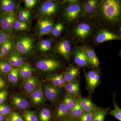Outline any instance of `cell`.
<instances>
[{
  "label": "cell",
  "mask_w": 121,
  "mask_h": 121,
  "mask_svg": "<svg viewBox=\"0 0 121 121\" xmlns=\"http://www.w3.org/2000/svg\"><path fill=\"white\" fill-rule=\"evenodd\" d=\"M103 21L109 24H117L121 20V3L119 0H103L97 15Z\"/></svg>",
  "instance_id": "obj_1"
},
{
  "label": "cell",
  "mask_w": 121,
  "mask_h": 121,
  "mask_svg": "<svg viewBox=\"0 0 121 121\" xmlns=\"http://www.w3.org/2000/svg\"><path fill=\"white\" fill-rule=\"evenodd\" d=\"M13 41L16 51L22 56L28 57L34 52L35 39L32 35L17 34L13 37Z\"/></svg>",
  "instance_id": "obj_2"
},
{
  "label": "cell",
  "mask_w": 121,
  "mask_h": 121,
  "mask_svg": "<svg viewBox=\"0 0 121 121\" xmlns=\"http://www.w3.org/2000/svg\"><path fill=\"white\" fill-rule=\"evenodd\" d=\"M38 70L49 76L56 74L64 68L61 60L54 56H48L39 60L36 64Z\"/></svg>",
  "instance_id": "obj_3"
},
{
  "label": "cell",
  "mask_w": 121,
  "mask_h": 121,
  "mask_svg": "<svg viewBox=\"0 0 121 121\" xmlns=\"http://www.w3.org/2000/svg\"><path fill=\"white\" fill-rule=\"evenodd\" d=\"M94 33V28L88 22H80L75 25L72 29V33L76 40L81 41H87Z\"/></svg>",
  "instance_id": "obj_4"
},
{
  "label": "cell",
  "mask_w": 121,
  "mask_h": 121,
  "mask_svg": "<svg viewBox=\"0 0 121 121\" xmlns=\"http://www.w3.org/2000/svg\"><path fill=\"white\" fill-rule=\"evenodd\" d=\"M83 12V3L79 1L75 4H67L63 16L67 22L71 23L82 17Z\"/></svg>",
  "instance_id": "obj_5"
},
{
  "label": "cell",
  "mask_w": 121,
  "mask_h": 121,
  "mask_svg": "<svg viewBox=\"0 0 121 121\" xmlns=\"http://www.w3.org/2000/svg\"><path fill=\"white\" fill-rule=\"evenodd\" d=\"M60 2L56 0H47L44 1L40 5L39 13L41 17L51 18L56 15L60 11L61 7Z\"/></svg>",
  "instance_id": "obj_6"
},
{
  "label": "cell",
  "mask_w": 121,
  "mask_h": 121,
  "mask_svg": "<svg viewBox=\"0 0 121 121\" xmlns=\"http://www.w3.org/2000/svg\"><path fill=\"white\" fill-rule=\"evenodd\" d=\"M100 77V71L97 69L90 70L84 74L86 83L85 88L90 95L93 94L101 83Z\"/></svg>",
  "instance_id": "obj_7"
},
{
  "label": "cell",
  "mask_w": 121,
  "mask_h": 121,
  "mask_svg": "<svg viewBox=\"0 0 121 121\" xmlns=\"http://www.w3.org/2000/svg\"><path fill=\"white\" fill-rule=\"evenodd\" d=\"M55 52L62 56L65 60L69 61L72 53V45L70 41L64 38L58 41L53 48Z\"/></svg>",
  "instance_id": "obj_8"
},
{
  "label": "cell",
  "mask_w": 121,
  "mask_h": 121,
  "mask_svg": "<svg viewBox=\"0 0 121 121\" xmlns=\"http://www.w3.org/2000/svg\"><path fill=\"white\" fill-rule=\"evenodd\" d=\"M42 86L45 99L52 103H56L61 95V88L48 82L44 83Z\"/></svg>",
  "instance_id": "obj_9"
},
{
  "label": "cell",
  "mask_w": 121,
  "mask_h": 121,
  "mask_svg": "<svg viewBox=\"0 0 121 121\" xmlns=\"http://www.w3.org/2000/svg\"><path fill=\"white\" fill-rule=\"evenodd\" d=\"M121 36L107 29H101L95 34L94 41L96 44L102 43L107 41L121 40Z\"/></svg>",
  "instance_id": "obj_10"
},
{
  "label": "cell",
  "mask_w": 121,
  "mask_h": 121,
  "mask_svg": "<svg viewBox=\"0 0 121 121\" xmlns=\"http://www.w3.org/2000/svg\"><path fill=\"white\" fill-rule=\"evenodd\" d=\"M16 19L15 15L7 13L0 14V26L1 30L11 37L13 30V25Z\"/></svg>",
  "instance_id": "obj_11"
},
{
  "label": "cell",
  "mask_w": 121,
  "mask_h": 121,
  "mask_svg": "<svg viewBox=\"0 0 121 121\" xmlns=\"http://www.w3.org/2000/svg\"><path fill=\"white\" fill-rule=\"evenodd\" d=\"M54 24V20L51 18L41 17L37 21L36 24L37 33L40 36L50 34Z\"/></svg>",
  "instance_id": "obj_12"
},
{
  "label": "cell",
  "mask_w": 121,
  "mask_h": 121,
  "mask_svg": "<svg viewBox=\"0 0 121 121\" xmlns=\"http://www.w3.org/2000/svg\"><path fill=\"white\" fill-rule=\"evenodd\" d=\"M101 1L89 0L82 3L83 12L82 17L90 19L97 15L98 8Z\"/></svg>",
  "instance_id": "obj_13"
},
{
  "label": "cell",
  "mask_w": 121,
  "mask_h": 121,
  "mask_svg": "<svg viewBox=\"0 0 121 121\" xmlns=\"http://www.w3.org/2000/svg\"><path fill=\"white\" fill-rule=\"evenodd\" d=\"M73 55L74 62L78 66L88 68L92 67L80 48H75Z\"/></svg>",
  "instance_id": "obj_14"
},
{
  "label": "cell",
  "mask_w": 121,
  "mask_h": 121,
  "mask_svg": "<svg viewBox=\"0 0 121 121\" xmlns=\"http://www.w3.org/2000/svg\"><path fill=\"white\" fill-rule=\"evenodd\" d=\"M79 48L84 53L92 67L95 68H98L99 66V60L93 49L86 45L79 47Z\"/></svg>",
  "instance_id": "obj_15"
},
{
  "label": "cell",
  "mask_w": 121,
  "mask_h": 121,
  "mask_svg": "<svg viewBox=\"0 0 121 121\" xmlns=\"http://www.w3.org/2000/svg\"><path fill=\"white\" fill-rule=\"evenodd\" d=\"M30 97L32 103L35 105H40L44 103L45 98L41 83H38L35 90L30 93Z\"/></svg>",
  "instance_id": "obj_16"
},
{
  "label": "cell",
  "mask_w": 121,
  "mask_h": 121,
  "mask_svg": "<svg viewBox=\"0 0 121 121\" xmlns=\"http://www.w3.org/2000/svg\"><path fill=\"white\" fill-rule=\"evenodd\" d=\"M78 99L84 112L95 111L100 108L93 102L91 95L86 98L81 96Z\"/></svg>",
  "instance_id": "obj_17"
},
{
  "label": "cell",
  "mask_w": 121,
  "mask_h": 121,
  "mask_svg": "<svg viewBox=\"0 0 121 121\" xmlns=\"http://www.w3.org/2000/svg\"><path fill=\"white\" fill-rule=\"evenodd\" d=\"M79 68L73 65H69L64 72L63 75L66 84L78 79L79 73Z\"/></svg>",
  "instance_id": "obj_18"
},
{
  "label": "cell",
  "mask_w": 121,
  "mask_h": 121,
  "mask_svg": "<svg viewBox=\"0 0 121 121\" xmlns=\"http://www.w3.org/2000/svg\"><path fill=\"white\" fill-rule=\"evenodd\" d=\"M17 1L13 0H0V14L7 13L14 15V12L17 7Z\"/></svg>",
  "instance_id": "obj_19"
},
{
  "label": "cell",
  "mask_w": 121,
  "mask_h": 121,
  "mask_svg": "<svg viewBox=\"0 0 121 121\" xmlns=\"http://www.w3.org/2000/svg\"><path fill=\"white\" fill-rule=\"evenodd\" d=\"M64 88L66 93L76 98L82 96L80 93V83L78 79L67 83Z\"/></svg>",
  "instance_id": "obj_20"
},
{
  "label": "cell",
  "mask_w": 121,
  "mask_h": 121,
  "mask_svg": "<svg viewBox=\"0 0 121 121\" xmlns=\"http://www.w3.org/2000/svg\"><path fill=\"white\" fill-rule=\"evenodd\" d=\"M13 47H14L13 40L11 37H9L0 49V60L9 56L13 52Z\"/></svg>",
  "instance_id": "obj_21"
},
{
  "label": "cell",
  "mask_w": 121,
  "mask_h": 121,
  "mask_svg": "<svg viewBox=\"0 0 121 121\" xmlns=\"http://www.w3.org/2000/svg\"><path fill=\"white\" fill-rule=\"evenodd\" d=\"M13 105L20 110L25 109L29 107L30 103L26 99L18 95H14L11 99Z\"/></svg>",
  "instance_id": "obj_22"
},
{
  "label": "cell",
  "mask_w": 121,
  "mask_h": 121,
  "mask_svg": "<svg viewBox=\"0 0 121 121\" xmlns=\"http://www.w3.org/2000/svg\"><path fill=\"white\" fill-rule=\"evenodd\" d=\"M7 61L12 66L19 68L24 64L23 56L19 52H12L9 56Z\"/></svg>",
  "instance_id": "obj_23"
},
{
  "label": "cell",
  "mask_w": 121,
  "mask_h": 121,
  "mask_svg": "<svg viewBox=\"0 0 121 121\" xmlns=\"http://www.w3.org/2000/svg\"><path fill=\"white\" fill-rule=\"evenodd\" d=\"M25 79L24 83V89L27 93H31L39 83L38 80L35 76L32 75Z\"/></svg>",
  "instance_id": "obj_24"
},
{
  "label": "cell",
  "mask_w": 121,
  "mask_h": 121,
  "mask_svg": "<svg viewBox=\"0 0 121 121\" xmlns=\"http://www.w3.org/2000/svg\"><path fill=\"white\" fill-rule=\"evenodd\" d=\"M55 115L56 119L59 121L64 118L69 116V111L63 100L57 107Z\"/></svg>",
  "instance_id": "obj_25"
},
{
  "label": "cell",
  "mask_w": 121,
  "mask_h": 121,
  "mask_svg": "<svg viewBox=\"0 0 121 121\" xmlns=\"http://www.w3.org/2000/svg\"><path fill=\"white\" fill-rule=\"evenodd\" d=\"M83 112V110L79 102L78 98H77L73 107L69 111V116L78 119Z\"/></svg>",
  "instance_id": "obj_26"
},
{
  "label": "cell",
  "mask_w": 121,
  "mask_h": 121,
  "mask_svg": "<svg viewBox=\"0 0 121 121\" xmlns=\"http://www.w3.org/2000/svg\"><path fill=\"white\" fill-rule=\"evenodd\" d=\"M116 93H113L112 98L113 109L110 110L108 113V115H112L119 121H121V109L116 101Z\"/></svg>",
  "instance_id": "obj_27"
},
{
  "label": "cell",
  "mask_w": 121,
  "mask_h": 121,
  "mask_svg": "<svg viewBox=\"0 0 121 121\" xmlns=\"http://www.w3.org/2000/svg\"><path fill=\"white\" fill-rule=\"evenodd\" d=\"M110 110L109 107L100 108L95 111L91 121H105V117Z\"/></svg>",
  "instance_id": "obj_28"
},
{
  "label": "cell",
  "mask_w": 121,
  "mask_h": 121,
  "mask_svg": "<svg viewBox=\"0 0 121 121\" xmlns=\"http://www.w3.org/2000/svg\"><path fill=\"white\" fill-rule=\"evenodd\" d=\"M52 42L50 39H43L39 42L38 49L41 52H47L50 51L52 46Z\"/></svg>",
  "instance_id": "obj_29"
},
{
  "label": "cell",
  "mask_w": 121,
  "mask_h": 121,
  "mask_svg": "<svg viewBox=\"0 0 121 121\" xmlns=\"http://www.w3.org/2000/svg\"><path fill=\"white\" fill-rule=\"evenodd\" d=\"M64 28L65 25L63 22H58L54 24L50 34L54 37H58L62 32Z\"/></svg>",
  "instance_id": "obj_30"
},
{
  "label": "cell",
  "mask_w": 121,
  "mask_h": 121,
  "mask_svg": "<svg viewBox=\"0 0 121 121\" xmlns=\"http://www.w3.org/2000/svg\"><path fill=\"white\" fill-rule=\"evenodd\" d=\"M8 74V78L9 82L12 83L17 82L19 76V68L13 67Z\"/></svg>",
  "instance_id": "obj_31"
},
{
  "label": "cell",
  "mask_w": 121,
  "mask_h": 121,
  "mask_svg": "<svg viewBox=\"0 0 121 121\" xmlns=\"http://www.w3.org/2000/svg\"><path fill=\"white\" fill-rule=\"evenodd\" d=\"M76 99V98L68 94L67 93L65 94L63 101L69 111L73 107L75 104Z\"/></svg>",
  "instance_id": "obj_32"
},
{
  "label": "cell",
  "mask_w": 121,
  "mask_h": 121,
  "mask_svg": "<svg viewBox=\"0 0 121 121\" xmlns=\"http://www.w3.org/2000/svg\"><path fill=\"white\" fill-rule=\"evenodd\" d=\"M28 24L24 23L16 19L13 25V30L17 31H22L27 30L28 28Z\"/></svg>",
  "instance_id": "obj_33"
},
{
  "label": "cell",
  "mask_w": 121,
  "mask_h": 121,
  "mask_svg": "<svg viewBox=\"0 0 121 121\" xmlns=\"http://www.w3.org/2000/svg\"><path fill=\"white\" fill-rule=\"evenodd\" d=\"M22 115L25 121H39L35 113L31 111H24Z\"/></svg>",
  "instance_id": "obj_34"
},
{
  "label": "cell",
  "mask_w": 121,
  "mask_h": 121,
  "mask_svg": "<svg viewBox=\"0 0 121 121\" xmlns=\"http://www.w3.org/2000/svg\"><path fill=\"white\" fill-rule=\"evenodd\" d=\"M51 112L50 110L46 108H43L40 113V121H51Z\"/></svg>",
  "instance_id": "obj_35"
},
{
  "label": "cell",
  "mask_w": 121,
  "mask_h": 121,
  "mask_svg": "<svg viewBox=\"0 0 121 121\" xmlns=\"http://www.w3.org/2000/svg\"><path fill=\"white\" fill-rule=\"evenodd\" d=\"M13 67L7 60H0V72L4 74L8 73Z\"/></svg>",
  "instance_id": "obj_36"
},
{
  "label": "cell",
  "mask_w": 121,
  "mask_h": 121,
  "mask_svg": "<svg viewBox=\"0 0 121 121\" xmlns=\"http://www.w3.org/2000/svg\"><path fill=\"white\" fill-rule=\"evenodd\" d=\"M46 79L47 82L51 83L55 86L58 87L61 89L63 88L58 77V74L48 76Z\"/></svg>",
  "instance_id": "obj_37"
},
{
  "label": "cell",
  "mask_w": 121,
  "mask_h": 121,
  "mask_svg": "<svg viewBox=\"0 0 121 121\" xmlns=\"http://www.w3.org/2000/svg\"><path fill=\"white\" fill-rule=\"evenodd\" d=\"M95 111L83 112L78 119V121H91Z\"/></svg>",
  "instance_id": "obj_38"
},
{
  "label": "cell",
  "mask_w": 121,
  "mask_h": 121,
  "mask_svg": "<svg viewBox=\"0 0 121 121\" xmlns=\"http://www.w3.org/2000/svg\"><path fill=\"white\" fill-rule=\"evenodd\" d=\"M8 121H25L18 113L13 112L10 113Z\"/></svg>",
  "instance_id": "obj_39"
},
{
  "label": "cell",
  "mask_w": 121,
  "mask_h": 121,
  "mask_svg": "<svg viewBox=\"0 0 121 121\" xmlns=\"http://www.w3.org/2000/svg\"><path fill=\"white\" fill-rule=\"evenodd\" d=\"M32 71V68L31 66L28 64L26 63V69H25L24 73L23 76H22V78L26 79L29 78L31 76Z\"/></svg>",
  "instance_id": "obj_40"
},
{
  "label": "cell",
  "mask_w": 121,
  "mask_h": 121,
  "mask_svg": "<svg viewBox=\"0 0 121 121\" xmlns=\"http://www.w3.org/2000/svg\"><path fill=\"white\" fill-rule=\"evenodd\" d=\"M10 111L9 107L4 103L0 105V113L4 115L8 114Z\"/></svg>",
  "instance_id": "obj_41"
},
{
  "label": "cell",
  "mask_w": 121,
  "mask_h": 121,
  "mask_svg": "<svg viewBox=\"0 0 121 121\" xmlns=\"http://www.w3.org/2000/svg\"><path fill=\"white\" fill-rule=\"evenodd\" d=\"M9 36L2 30H0V49L2 45L5 43L9 39Z\"/></svg>",
  "instance_id": "obj_42"
},
{
  "label": "cell",
  "mask_w": 121,
  "mask_h": 121,
  "mask_svg": "<svg viewBox=\"0 0 121 121\" xmlns=\"http://www.w3.org/2000/svg\"><path fill=\"white\" fill-rule=\"evenodd\" d=\"M37 1H38L37 0H25L24 2L26 8L31 9L35 7Z\"/></svg>",
  "instance_id": "obj_43"
},
{
  "label": "cell",
  "mask_w": 121,
  "mask_h": 121,
  "mask_svg": "<svg viewBox=\"0 0 121 121\" xmlns=\"http://www.w3.org/2000/svg\"><path fill=\"white\" fill-rule=\"evenodd\" d=\"M8 94V91L5 90L0 91V105L3 104L7 99Z\"/></svg>",
  "instance_id": "obj_44"
},
{
  "label": "cell",
  "mask_w": 121,
  "mask_h": 121,
  "mask_svg": "<svg viewBox=\"0 0 121 121\" xmlns=\"http://www.w3.org/2000/svg\"><path fill=\"white\" fill-rule=\"evenodd\" d=\"M30 14H31V12L30 11L27 10H25V9H21L20 10L18 13V20H20L26 15Z\"/></svg>",
  "instance_id": "obj_45"
},
{
  "label": "cell",
  "mask_w": 121,
  "mask_h": 121,
  "mask_svg": "<svg viewBox=\"0 0 121 121\" xmlns=\"http://www.w3.org/2000/svg\"><path fill=\"white\" fill-rule=\"evenodd\" d=\"M6 86L5 82L3 78L0 76V91L2 90Z\"/></svg>",
  "instance_id": "obj_46"
},
{
  "label": "cell",
  "mask_w": 121,
  "mask_h": 121,
  "mask_svg": "<svg viewBox=\"0 0 121 121\" xmlns=\"http://www.w3.org/2000/svg\"><path fill=\"white\" fill-rule=\"evenodd\" d=\"M79 1L78 0H65L63 1L62 3V4L64 3V4H70L77 3Z\"/></svg>",
  "instance_id": "obj_47"
},
{
  "label": "cell",
  "mask_w": 121,
  "mask_h": 121,
  "mask_svg": "<svg viewBox=\"0 0 121 121\" xmlns=\"http://www.w3.org/2000/svg\"><path fill=\"white\" fill-rule=\"evenodd\" d=\"M60 121H78V119H74L68 116L64 118Z\"/></svg>",
  "instance_id": "obj_48"
},
{
  "label": "cell",
  "mask_w": 121,
  "mask_h": 121,
  "mask_svg": "<svg viewBox=\"0 0 121 121\" xmlns=\"http://www.w3.org/2000/svg\"><path fill=\"white\" fill-rule=\"evenodd\" d=\"M4 115H3L0 113V121H3L4 119Z\"/></svg>",
  "instance_id": "obj_49"
}]
</instances>
